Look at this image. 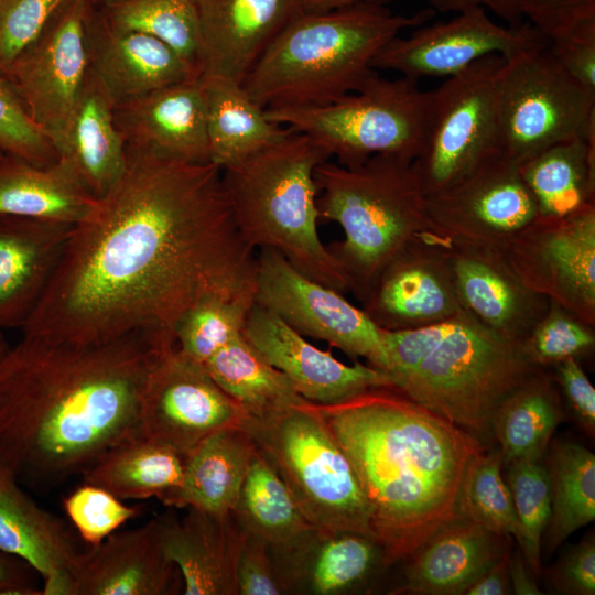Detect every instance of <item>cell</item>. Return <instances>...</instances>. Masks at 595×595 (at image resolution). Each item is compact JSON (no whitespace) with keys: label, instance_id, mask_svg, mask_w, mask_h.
I'll return each mask as SVG.
<instances>
[{"label":"cell","instance_id":"51","mask_svg":"<svg viewBox=\"0 0 595 595\" xmlns=\"http://www.w3.org/2000/svg\"><path fill=\"white\" fill-rule=\"evenodd\" d=\"M556 385L575 420L589 436L595 434V389L576 358L553 366Z\"/></svg>","mask_w":595,"mask_h":595},{"label":"cell","instance_id":"44","mask_svg":"<svg viewBox=\"0 0 595 595\" xmlns=\"http://www.w3.org/2000/svg\"><path fill=\"white\" fill-rule=\"evenodd\" d=\"M123 501L102 487L83 482L65 497L63 507L80 539L94 547L141 513L140 507Z\"/></svg>","mask_w":595,"mask_h":595},{"label":"cell","instance_id":"50","mask_svg":"<svg viewBox=\"0 0 595 595\" xmlns=\"http://www.w3.org/2000/svg\"><path fill=\"white\" fill-rule=\"evenodd\" d=\"M551 585L562 594H595V539L593 532L565 551L549 572Z\"/></svg>","mask_w":595,"mask_h":595},{"label":"cell","instance_id":"41","mask_svg":"<svg viewBox=\"0 0 595 595\" xmlns=\"http://www.w3.org/2000/svg\"><path fill=\"white\" fill-rule=\"evenodd\" d=\"M504 459L498 450H483L468 463L458 491V516L504 537L523 538L511 493L502 478Z\"/></svg>","mask_w":595,"mask_h":595},{"label":"cell","instance_id":"60","mask_svg":"<svg viewBox=\"0 0 595 595\" xmlns=\"http://www.w3.org/2000/svg\"><path fill=\"white\" fill-rule=\"evenodd\" d=\"M0 334H2V332H0Z\"/></svg>","mask_w":595,"mask_h":595},{"label":"cell","instance_id":"27","mask_svg":"<svg viewBox=\"0 0 595 595\" xmlns=\"http://www.w3.org/2000/svg\"><path fill=\"white\" fill-rule=\"evenodd\" d=\"M73 226L0 217V332L21 328L41 299Z\"/></svg>","mask_w":595,"mask_h":595},{"label":"cell","instance_id":"9","mask_svg":"<svg viewBox=\"0 0 595 595\" xmlns=\"http://www.w3.org/2000/svg\"><path fill=\"white\" fill-rule=\"evenodd\" d=\"M431 90L375 72L355 93L323 106L266 108L269 120L304 133L344 166L376 154L414 160L422 148Z\"/></svg>","mask_w":595,"mask_h":595},{"label":"cell","instance_id":"28","mask_svg":"<svg viewBox=\"0 0 595 595\" xmlns=\"http://www.w3.org/2000/svg\"><path fill=\"white\" fill-rule=\"evenodd\" d=\"M166 517L164 544L182 577L185 595H238L237 563L246 531L234 512L186 508Z\"/></svg>","mask_w":595,"mask_h":595},{"label":"cell","instance_id":"26","mask_svg":"<svg viewBox=\"0 0 595 595\" xmlns=\"http://www.w3.org/2000/svg\"><path fill=\"white\" fill-rule=\"evenodd\" d=\"M450 257L463 309L495 333L524 340L550 301L519 280L502 251L451 245Z\"/></svg>","mask_w":595,"mask_h":595},{"label":"cell","instance_id":"32","mask_svg":"<svg viewBox=\"0 0 595 595\" xmlns=\"http://www.w3.org/2000/svg\"><path fill=\"white\" fill-rule=\"evenodd\" d=\"M206 98L209 160L221 170L279 142L294 130L268 119L242 85L201 77Z\"/></svg>","mask_w":595,"mask_h":595},{"label":"cell","instance_id":"14","mask_svg":"<svg viewBox=\"0 0 595 595\" xmlns=\"http://www.w3.org/2000/svg\"><path fill=\"white\" fill-rule=\"evenodd\" d=\"M255 303L304 337L324 340L386 372L382 328L342 292L309 279L270 248L256 256Z\"/></svg>","mask_w":595,"mask_h":595},{"label":"cell","instance_id":"29","mask_svg":"<svg viewBox=\"0 0 595 595\" xmlns=\"http://www.w3.org/2000/svg\"><path fill=\"white\" fill-rule=\"evenodd\" d=\"M504 537L461 516L440 527L405 559L393 594L461 595L509 549Z\"/></svg>","mask_w":595,"mask_h":595},{"label":"cell","instance_id":"49","mask_svg":"<svg viewBox=\"0 0 595 595\" xmlns=\"http://www.w3.org/2000/svg\"><path fill=\"white\" fill-rule=\"evenodd\" d=\"M238 595H283L269 543L246 531L237 563Z\"/></svg>","mask_w":595,"mask_h":595},{"label":"cell","instance_id":"11","mask_svg":"<svg viewBox=\"0 0 595 595\" xmlns=\"http://www.w3.org/2000/svg\"><path fill=\"white\" fill-rule=\"evenodd\" d=\"M504 56L483 57L431 90L413 171L425 196L455 183L498 150L496 77Z\"/></svg>","mask_w":595,"mask_h":595},{"label":"cell","instance_id":"52","mask_svg":"<svg viewBox=\"0 0 595 595\" xmlns=\"http://www.w3.org/2000/svg\"><path fill=\"white\" fill-rule=\"evenodd\" d=\"M566 72L584 88L595 93V23L550 42Z\"/></svg>","mask_w":595,"mask_h":595},{"label":"cell","instance_id":"45","mask_svg":"<svg viewBox=\"0 0 595 595\" xmlns=\"http://www.w3.org/2000/svg\"><path fill=\"white\" fill-rule=\"evenodd\" d=\"M595 344L591 327L550 301L549 309L524 339L527 351L540 367L554 366L588 351Z\"/></svg>","mask_w":595,"mask_h":595},{"label":"cell","instance_id":"47","mask_svg":"<svg viewBox=\"0 0 595 595\" xmlns=\"http://www.w3.org/2000/svg\"><path fill=\"white\" fill-rule=\"evenodd\" d=\"M76 0H0V73L62 9Z\"/></svg>","mask_w":595,"mask_h":595},{"label":"cell","instance_id":"37","mask_svg":"<svg viewBox=\"0 0 595 595\" xmlns=\"http://www.w3.org/2000/svg\"><path fill=\"white\" fill-rule=\"evenodd\" d=\"M203 366L248 416L261 418L307 401L284 374L256 351L242 333Z\"/></svg>","mask_w":595,"mask_h":595},{"label":"cell","instance_id":"40","mask_svg":"<svg viewBox=\"0 0 595 595\" xmlns=\"http://www.w3.org/2000/svg\"><path fill=\"white\" fill-rule=\"evenodd\" d=\"M95 4L112 26L170 45L202 77V40L192 0H100Z\"/></svg>","mask_w":595,"mask_h":595},{"label":"cell","instance_id":"21","mask_svg":"<svg viewBox=\"0 0 595 595\" xmlns=\"http://www.w3.org/2000/svg\"><path fill=\"white\" fill-rule=\"evenodd\" d=\"M192 2L202 40V77L240 85L277 36L304 12L302 0Z\"/></svg>","mask_w":595,"mask_h":595},{"label":"cell","instance_id":"24","mask_svg":"<svg viewBox=\"0 0 595 595\" xmlns=\"http://www.w3.org/2000/svg\"><path fill=\"white\" fill-rule=\"evenodd\" d=\"M285 594L344 595L386 569L383 551L368 534L312 528L291 544L271 549Z\"/></svg>","mask_w":595,"mask_h":595},{"label":"cell","instance_id":"7","mask_svg":"<svg viewBox=\"0 0 595 595\" xmlns=\"http://www.w3.org/2000/svg\"><path fill=\"white\" fill-rule=\"evenodd\" d=\"M412 162L399 154H376L351 166L326 161L315 169L318 218L337 223L344 231V239L327 248L360 302L407 247L439 236Z\"/></svg>","mask_w":595,"mask_h":595},{"label":"cell","instance_id":"42","mask_svg":"<svg viewBox=\"0 0 595 595\" xmlns=\"http://www.w3.org/2000/svg\"><path fill=\"white\" fill-rule=\"evenodd\" d=\"M255 302L209 295L193 305L174 332L181 351L205 364L216 351L242 333Z\"/></svg>","mask_w":595,"mask_h":595},{"label":"cell","instance_id":"53","mask_svg":"<svg viewBox=\"0 0 595 595\" xmlns=\"http://www.w3.org/2000/svg\"><path fill=\"white\" fill-rule=\"evenodd\" d=\"M33 572L24 561L0 550V595H42Z\"/></svg>","mask_w":595,"mask_h":595},{"label":"cell","instance_id":"54","mask_svg":"<svg viewBox=\"0 0 595 595\" xmlns=\"http://www.w3.org/2000/svg\"><path fill=\"white\" fill-rule=\"evenodd\" d=\"M510 550L483 573L465 592V595H506L511 593L508 572Z\"/></svg>","mask_w":595,"mask_h":595},{"label":"cell","instance_id":"39","mask_svg":"<svg viewBox=\"0 0 595 595\" xmlns=\"http://www.w3.org/2000/svg\"><path fill=\"white\" fill-rule=\"evenodd\" d=\"M234 515L245 531L284 548L312 527L274 466L256 446Z\"/></svg>","mask_w":595,"mask_h":595},{"label":"cell","instance_id":"3","mask_svg":"<svg viewBox=\"0 0 595 595\" xmlns=\"http://www.w3.org/2000/svg\"><path fill=\"white\" fill-rule=\"evenodd\" d=\"M316 405L369 504L387 567L458 516L465 469L485 450L478 439L393 388Z\"/></svg>","mask_w":595,"mask_h":595},{"label":"cell","instance_id":"8","mask_svg":"<svg viewBox=\"0 0 595 595\" xmlns=\"http://www.w3.org/2000/svg\"><path fill=\"white\" fill-rule=\"evenodd\" d=\"M241 428L274 466L312 527L371 537L369 504L315 403L247 416Z\"/></svg>","mask_w":595,"mask_h":595},{"label":"cell","instance_id":"22","mask_svg":"<svg viewBox=\"0 0 595 595\" xmlns=\"http://www.w3.org/2000/svg\"><path fill=\"white\" fill-rule=\"evenodd\" d=\"M113 117L128 149L186 163L210 162L202 78L113 105Z\"/></svg>","mask_w":595,"mask_h":595},{"label":"cell","instance_id":"6","mask_svg":"<svg viewBox=\"0 0 595 595\" xmlns=\"http://www.w3.org/2000/svg\"><path fill=\"white\" fill-rule=\"evenodd\" d=\"M329 158L312 138L293 131L221 170L223 183L238 230L252 249H273L309 279L345 293L347 279L317 230L314 172Z\"/></svg>","mask_w":595,"mask_h":595},{"label":"cell","instance_id":"31","mask_svg":"<svg viewBox=\"0 0 595 595\" xmlns=\"http://www.w3.org/2000/svg\"><path fill=\"white\" fill-rule=\"evenodd\" d=\"M95 202L65 159L39 166L0 152V217L74 226Z\"/></svg>","mask_w":595,"mask_h":595},{"label":"cell","instance_id":"38","mask_svg":"<svg viewBox=\"0 0 595 595\" xmlns=\"http://www.w3.org/2000/svg\"><path fill=\"white\" fill-rule=\"evenodd\" d=\"M547 453L551 510L542 541L552 552L595 519V455L566 440L553 441Z\"/></svg>","mask_w":595,"mask_h":595},{"label":"cell","instance_id":"58","mask_svg":"<svg viewBox=\"0 0 595 595\" xmlns=\"http://www.w3.org/2000/svg\"><path fill=\"white\" fill-rule=\"evenodd\" d=\"M8 348H9V345L6 342V339L3 337V334H0V360L2 359L4 354L7 353Z\"/></svg>","mask_w":595,"mask_h":595},{"label":"cell","instance_id":"57","mask_svg":"<svg viewBox=\"0 0 595 595\" xmlns=\"http://www.w3.org/2000/svg\"><path fill=\"white\" fill-rule=\"evenodd\" d=\"M390 0H302L304 12H326L360 3L385 4Z\"/></svg>","mask_w":595,"mask_h":595},{"label":"cell","instance_id":"43","mask_svg":"<svg viewBox=\"0 0 595 595\" xmlns=\"http://www.w3.org/2000/svg\"><path fill=\"white\" fill-rule=\"evenodd\" d=\"M506 483L520 522V550L534 576L541 575V543L551 510L550 479L543 461L515 459L505 464Z\"/></svg>","mask_w":595,"mask_h":595},{"label":"cell","instance_id":"13","mask_svg":"<svg viewBox=\"0 0 595 595\" xmlns=\"http://www.w3.org/2000/svg\"><path fill=\"white\" fill-rule=\"evenodd\" d=\"M504 253L529 290L595 326V203L562 216L539 215Z\"/></svg>","mask_w":595,"mask_h":595},{"label":"cell","instance_id":"23","mask_svg":"<svg viewBox=\"0 0 595 595\" xmlns=\"http://www.w3.org/2000/svg\"><path fill=\"white\" fill-rule=\"evenodd\" d=\"M88 68L118 105L159 88L197 77L166 43L112 26L89 2L85 15Z\"/></svg>","mask_w":595,"mask_h":595},{"label":"cell","instance_id":"19","mask_svg":"<svg viewBox=\"0 0 595 595\" xmlns=\"http://www.w3.org/2000/svg\"><path fill=\"white\" fill-rule=\"evenodd\" d=\"M245 339L284 374L305 400L329 405L375 388H392L388 375L370 365L349 366L306 340L278 315L255 303L242 328Z\"/></svg>","mask_w":595,"mask_h":595},{"label":"cell","instance_id":"59","mask_svg":"<svg viewBox=\"0 0 595 595\" xmlns=\"http://www.w3.org/2000/svg\"><path fill=\"white\" fill-rule=\"evenodd\" d=\"M93 3H97L99 2L100 0H90Z\"/></svg>","mask_w":595,"mask_h":595},{"label":"cell","instance_id":"4","mask_svg":"<svg viewBox=\"0 0 595 595\" xmlns=\"http://www.w3.org/2000/svg\"><path fill=\"white\" fill-rule=\"evenodd\" d=\"M392 388L482 443L499 404L540 368L524 340L505 337L462 310L443 322L382 329Z\"/></svg>","mask_w":595,"mask_h":595},{"label":"cell","instance_id":"16","mask_svg":"<svg viewBox=\"0 0 595 595\" xmlns=\"http://www.w3.org/2000/svg\"><path fill=\"white\" fill-rule=\"evenodd\" d=\"M89 2L76 0L57 12L2 72L58 152L88 72L85 15Z\"/></svg>","mask_w":595,"mask_h":595},{"label":"cell","instance_id":"46","mask_svg":"<svg viewBox=\"0 0 595 595\" xmlns=\"http://www.w3.org/2000/svg\"><path fill=\"white\" fill-rule=\"evenodd\" d=\"M0 151L39 166L60 160L47 134L31 119L9 79L0 73Z\"/></svg>","mask_w":595,"mask_h":595},{"label":"cell","instance_id":"34","mask_svg":"<svg viewBox=\"0 0 595 595\" xmlns=\"http://www.w3.org/2000/svg\"><path fill=\"white\" fill-rule=\"evenodd\" d=\"M185 461L173 447L137 436L104 454L83 473V482L122 500L156 498L170 507L182 486Z\"/></svg>","mask_w":595,"mask_h":595},{"label":"cell","instance_id":"35","mask_svg":"<svg viewBox=\"0 0 595 595\" xmlns=\"http://www.w3.org/2000/svg\"><path fill=\"white\" fill-rule=\"evenodd\" d=\"M544 367L526 379L497 408L491 437L504 465L515 459L543 461L551 437L563 419L559 390Z\"/></svg>","mask_w":595,"mask_h":595},{"label":"cell","instance_id":"30","mask_svg":"<svg viewBox=\"0 0 595 595\" xmlns=\"http://www.w3.org/2000/svg\"><path fill=\"white\" fill-rule=\"evenodd\" d=\"M60 155L95 199L116 184L126 167V142L115 122L113 102L89 68Z\"/></svg>","mask_w":595,"mask_h":595},{"label":"cell","instance_id":"2","mask_svg":"<svg viewBox=\"0 0 595 595\" xmlns=\"http://www.w3.org/2000/svg\"><path fill=\"white\" fill-rule=\"evenodd\" d=\"M164 346L144 333L84 346L22 335L0 360V458L19 478L57 480L140 436L142 390Z\"/></svg>","mask_w":595,"mask_h":595},{"label":"cell","instance_id":"56","mask_svg":"<svg viewBox=\"0 0 595 595\" xmlns=\"http://www.w3.org/2000/svg\"><path fill=\"white\" fill-rule=\"evenodd\" d=\"M508 572L510 586L513 594L517 595H540L534 574L530 570L523 554L517 551L509 556Z\"/></svg>","mask_w":595,"mask_h":595},{"label":"cell","instance_id":"17","mask_svg":"<svg viewBox=\"0 0 595 595\" xmlns=\"http://www.w3.org/2000/svg\"><path fill=\"white\" fill-rule=\"evenodd\" d=\"M542 39L528 22L506 28L494 22L484 8H474L445 22L420 25L408 36L393 37L375 57L372 67L415 82L447 78L483 57H507Z\"/></svg>","mask_w":595,"mask_h":595},{"label":"cell","instance_id":"1","mask_svg":"<svg viewBox=\"0 0 595 595\" xmlns=\"http://www.w3.org/2000/svg\"><path fill=\"white\" fill-rule=\"evenodd\" d=\"M126 150L119 180L72 227L23 336L84 346L144 333L175 343L202 299L255 302V249L221 169Z\"/></svg>","mask_w":595,"mask_h":595},{"label":"cell","instance_id":"5","mask_svg":"<svg viewBox=\"0 0 595 595\" xmlns=\"http://www.w3.org/2000/svg\"><path fill=\"white\" fill-rule=\"evenodd\" d=\"M433 15L432 8L403 15L376 3L302 12L269 45L242 87L264 109L334 102L376 72L372 62L387 43Z\"/></svg>","mask_w":595,"mask_h":595},{"label":"cell","instance_id":"12","mask_svg":"<svg viewBox=\"0 0 595 595\" xmlns=\"http://www.w3.org/2000/svg\"><path fill=\"white\" fill-rule=\"evenodd\" d=\"M425 210L434 232L450 245L502 252L539 216L520 163L499 150L425 196Z\"/></svg>","mask_w":595,"mask_h":595},{"label":"cell","instance_id":"33","mask_svg":"<svg viewBox=\"0 0 595 595\" xmlns=\"http://www.w3.org/2000/svg\"><path fill=\"white\" fill-rule=\"evenodd\" d=\"M253 448L241 426L224 429L204 440L186 456L183 483L170 507L234 512Z\"/></svg>","mask_w":595,"mask_h":595},{"label":"cell","instance_id":"18","mask_svg":"<svg viewBox=\"0 0 595 595\" xmlns=\"http://www.w3.org/2000/svg\"><path fill=\"white\" fill-rule=\"evenodd\" d=\"M450 246L430 236L407 247L376 278L363 311L386 331L425 327L459 313Z\"/></svg>","mask_w":595,"mask_h":595},{"label":"cell","instance_id":"25","mask_svg":"<svg viewBox=\"0 0 595 595\" xmlns=\"http://www.w3.org/2000/svg\"><path fill=\"white\" fill-rule=\"evenodd\" d=\"M0 550L29 564L42 580V595H71L82 552L66 524L39 506L0 458Z\"/></svg>","mask_w":595,"mask_h":595},{"label":"cell","instance_id":"61","mask_svg":"<svg viewBox=\"0 0 595 595\" xmlns=\"http://www.w3.org/2000/svg\"><path fill=\"white\" fill-rule=\"evenodd\" d=\"M1 152V151H0Z\"/></svg>","mask_w":595,"mask_h":595},{"label":"cell","instance_id":"20","mask_svg":"<svg viewBox=\"0 0 595 595\" xmlns=\"http://www.w3.org/2000/svg\"><path fill=\"white\" fill-rule=\"evenodd\" d=\"M166 516L116 531L78 555L71 595H166L182 589L164 544Z\"/></svg>","mask_w":595,"mask_h":595},{"label":"cell","instance_id":"36","mask_svg":"<svg viewBox=\"0 0 595 595\" xmlns=\"http://www.w3.org/2000/svg\"><path fill=\"white\" fill-rule=\"evenodd\" d=\"M541 216H562L595 203V128L585 139L551 145L520 163Z\"/></svg>","mask_w":595,"mask_h":595},{"label":"cell","instance_id":"48","mask_svg":"<svg viewBox=\"0 0 595 595\" xmlns=\"http://www.w3.org/2000/svg\"><path fill=\"white\" fill-rule=\"evenodd\" d=\"M517 24L522 19L549 42L595 23V0H502Z\"/></svg>","mask_w":595,"mask_h":595},{"label":"cell","instance_id":"10","mask_svg":"<svg viewBox=\"0 0 595 595\" xmlns=\"http://www.w3.org/2000/svg\"><path fill=\"white\" fill-rule=\"evenodd\" d=\"M498 150L519 163L595 128V93L578 84L542 39L504 57L496 77Z\"/></svg>","mask_w":595,"mask_h":595},{"label":"cell","instance_id":"15","mask_svg":"<svg viewBox=\"0 0 595 595\" xmlns=\"http://www.w3.org/2000/svg\"><path fill=\"white\" fill-rule=\"evenodd\" d=\"M247 416L206 368L175 343L158 351L141 394L140 436L187 456L210 435L241 426Z\"/></svg>","mask_w":595,"mask_h":595},{"label":"cell","instance_id":"55","mask_svg":"<svg viewBox=\"0 0 595 595\" xmlns=\"http://www.w3.org/2000/svg\"><path fill=\"white\" fill-rule=\"evenodd\" d=\"M431 8L440 12H464L474 8H484L493 11L498 17L512 23H516L512 14L502 0H428Z\"/></svg>","mask_w":595,"mask_h":595}]
</instances>
